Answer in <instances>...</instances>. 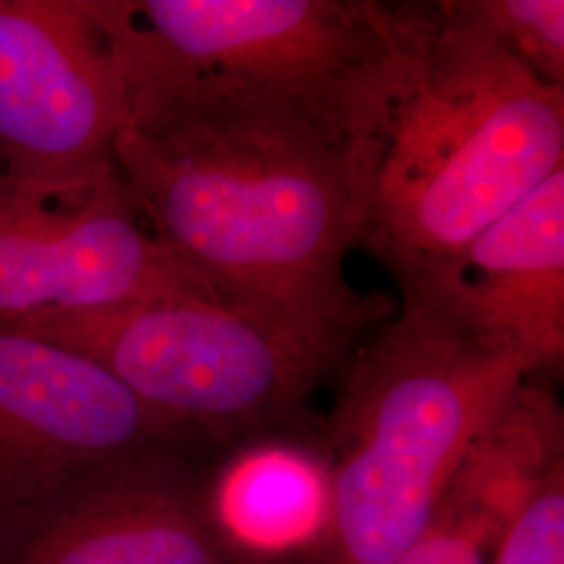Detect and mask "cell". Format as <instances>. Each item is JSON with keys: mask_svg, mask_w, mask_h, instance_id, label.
I'll use <instances>...</instances> for the list:
<instances>
[{"mask_svg": "<svg viewBox=\"0 0 564 564\" xmlns=\"http://www.w3.org/2000/svg\"><path fill=\"white\" fill-rule=\"evenodd\" d=\"M468 7L514 57L564 88L563 0H468Z\"/></svg>", "mask_w": 564, "mask_h": 564, "instance_id": "13", "label": "cell"}, {"mask_svg": "<svg viewBox=\"0 0 564 564\" xmlns=\"http://www.w3.org/2000/svg\"><path fill=\"white\" fill-rule=\"evenodd\" d=\"M405 310L505 345L535 377L564 358V167L463 247L393 272Z\"/></svg>", "mask_w": 564, "mask_h": 564, "instance_id": "10", "label": "cell"}, {"mask_svg": "<svg viewBox=\"0 0 564 564\" xmlns=\"http://www.w3.org/2000/svg\"><path fill=\"white\" fill-rule=\"evenodd\" d=\"M379 9L383 48L347 84L341 118L360 242L395 272L463 247L564 167V88L468 0Z\"/></svg>", "mask_w": 564, "mask_h": 564, "instance_id": "2", "label": "cell"}, {"mask_svg": "<svg viewBox=\"0 0 564 564\" xmlns=\"http://www.w3.org/2000/svg\"><path fill=\"white\" fill-rule=\"evenodd\" d=\"M276 556H258V554H239V564H274Z\"/></svg>", "mask_w": 564, "mask_h": 564, "instance_id": "15", "label": "cell"}, {"mask_svg": "<svg viewBox=\"0 0 564 564\" xmlns=\"http://www.w3.org/2000/svg\"><path fill=\"white\" fill-rule=\"evenodd\" d=\"M535 377L519 351L403 307L375 328L324 424L323 512L300 564H391L466 454Z\"/></svg>", "mask_w": 564, "mask_h": 564, "instance_id": "3", "label": "cell"}, {"mask_svg": "<svg viewBox=\"0 0 564 564\" xmlns=\"http://www.w3.org/2000/svg\"><path fill=\"white\" fill-rule=\"evenodd\" d=\"M214 512L224 538L247 554L300 550L323 512V477L314 454L286 445L249 449L214 481Z\"/></svg>", "mask_w": 564, "mask_h": 564, "instance_id": "12", "label": "cell"}, {"mask_svg": "<svg viewBox=\"0 0 564 564\" xmlns=\"http://www.w3.org/2000/svg\"><path fill=\"white\" fill-rule=\"evenodd\" d=\"M341 107L188 102L128 121L113 147L147 228L209 295L333 364L387 316L345 276L360 207Z\"/></svg>", "mask_w": 564, "mask_h": 564, "instance_id": "1", "label": "cell"}, {"mask_svg": "<svg viewBox=\"0 0 564 564\" xmlns=\"http://www.w3.org/2000/svg\"><path fill=\"white\" fill-rule=\"evenodd\" d=\"M2 330L80 354L170 423L218 444L300 433L337 366L207 295L53 312Z\"/></svg>", "mask_w": 564, "mask_h": 564, "instance_id": "5", "label": "cell"}, {"mask_svg": "<svg viewBox=\"0 0 564 564\" xmlns=\"http://www.w3.org/2000/svg\"><path fill=\"white\" fill-rule=\"evenodd\" d=\"M0 564H239L188 449L102 464L0 512Z\"/></svg>", "mask_w": 564, "mask_h": 564, "instance_id": "8", "label": "cell"}, {"mask_svg": "<svg viewBox=\"0 0 564 564\" xmlns=\"http://www.w3.org/2000/svg\"><path fill=\"white\" fill-rule=\"evenodd\" d=\"M203 444L99 364L55 343L0 330V512L102 464Z\"/></svg>", "mask_w": 564, "mask_h": 564, "instance_id": "9", "label": "cell"}, {"mask_svg": "<svg viewBox=\"0 0 564 564\" xmlns=\"http://www.w3.org/2000/svg\"><path fill=\"white\" fill-rule=\"evenodd\" d=\"M182 295L214 297L151 235L118 170L74 193L0 172V330L41 314Z\"/></svg>", "mask_w": 564, "mask_h": 564, "instance_id": "7", "label": "cell"}, {"mask_svg": "<svg viewBox=\"0 0 564 564\" xmlns=\"http://www.w3.org/2000/svg\"><path fill=\"white\" fill-rule=\"evenodd\" d=\"M494 564H564V458L529 489Z\"/></svg>", "mask_w": 564, "mask_h": 564, "instance_id": "14", "label": "cell"}, {"mask_svg": "<svg viewBox=\"0 0 564 564\" xmlns=\"http://www.w3.org/2000/svg\"><path fill=\"white\" fill-rule=\"evenodd\" d=\"M82 2L118 65L126 123L230 97L341 101L384 44L379 2Z\"/></svg>", "mask_w": 564, "mask_h": 564, "instance_id": "4", "label": "cell"}, {"mask_svg": "<svg viewBox=\"0 0 564 564\" xmlns=\"http://www.w3.org/2000/svg\"><path fill=\"white\" fill-rule=\"evenodd\" d=\"M120 72L82 0H0V172L74 193L116 172Z\"/></svg>", "mask_w": 564, "mask_h": 564, "instance_id": "6", "label": "cell"}, {"mask_svg": "<svg viewBox=\"0 0 564 564\" xmlns=\"http://www.w3.org/2000/svg\"><path fill=\"white\" fill-rule=\"evenodd\" d=\"M563 458V410L529 379L470 447L421 533L391 564H494L529 489Z\"/></svg>", "mask_w": 564, "mask_h": 564, "instance_id": "11", "label": "cell"}]
</instances>
